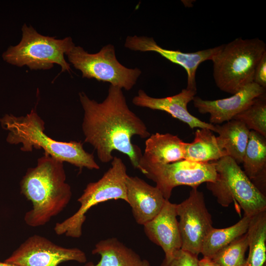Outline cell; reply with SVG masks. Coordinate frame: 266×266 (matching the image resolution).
I'll list each match as a JSON object with an SVG mask.
<instances>
[{"label": "cell", "instance_id": "cell-1", "mask_svg": "<svg viewBox=\"0 0 266 266\" xmlns=\"http://www.w3.org/2000/svg\"><path fill=\"white\" fill-rule=\"evenodd\" d=\"M79 97L84 110V141L93 146L100 161H111L112 152L117 150L126 155L137 169L142 154L131 138L134 135L148 138L151 134L144 123L128 107L122 89L110 85L101 102L90 99L84 92L79 93Z\"/></svg>", "mask_w": 266, "mask_h": 266}, {"label": "cell", "instance_id": "cell-2", "mask_svg": "<svg viewBox=\"0 0 266 266\" xmlns=\"http://www.w3.org/2000/svg\"><path fill=\"white\" fill-rule=\"evenodd\" d=\"M63 162L44 153L36 166L29 168L20 182L21 193L32 203L24 216L32 227L43 226L69 202L72 192L66 182Z\"/></svg>", "mask_w": 266, "mask_h": 266}, {"label": "cell", "instance_id": "cell-3", "mask_svg": "<svg viewBox=\"0 0 266 266\" xmlns=\"http://www.w3.org/2000/svg\"><path fill=\"white\" fill-rule=\"evenodd\" d=\"M0 121L2 127L9 131L6 141L11 144H22L21 150L23 152H32L33 148L42 149L44 153L80 169L100 168L93 155L84 149L81 142L59 141L47 135L44 133V122L35 108L25 116L5 114Z\"/></svg>", "mask_w": 266, "mask_h": 266}, {"label": "cell", "instance_id": "cell-4", "mask_svg": "<svg viewBox=\"0 0 266 266\" xmlns=\"http://www.w3.org/2000/svg\"><path fill=\"white\" fill-rule=\"evenodd\" d=\"M265 53L266 44L259 38L238 37L223 44L212 60L216 86L233 95L253 83L255 69Z\"/></svg>", "mask_w": 266, "mask_h": 266}, {"label": "cell", "instance_id": "cell-5", "mask_svg": "<svg viewBox=\"0 0 266 266\" xmlns=\"http://www.w3.org/2000/svg\"><path fill=\"white\" fill-rule=\"evenodd\" d=\"M19 43L10 46L2 55L6 62L19 67L28 66L31 70H47L54 64L59 65L61 72L71 71L70 65L65 55L75 45L71 37L56 39L43 35L32 26L22 27Z\"/></svg>", "mask_w": 266, "mask_h": 266}, {"label": "cell", "instance_id": "cell-6", "mask_svg": "<svg viewBox=\"0 0 266 266\" xmlns=\"http://www.w3.org/2000/svg\"><path fill=\"white\" fill-rule=\"evenodd\" d=\"M217 177L206 183L207 189L224 207L234 202L250 217L266 210V198L247 176L239 165L229 156L214 162Z\"/></svg>", "mask_w": 266, "mask_h": 266}, {"label": "cell", "instance_id": "cell-7", "mask_svg": "<svg viewBox=\"0 0 266 266\" xmlns=\"http://www.w3.org/2000/svg\"><path fill=\"white\" fill-rule=\"evenodd\" d=\"M111 166L98 181L89 183L78 199V210L62 222L56 224L54 231L58 235L65 234L79 238L87 211L95 205L112 200H123L128 203L126 181L127 167L122 160L114 157Z\"/></svg>", "mask_w": 266, "mask_h": 266}, {"label": "cell", "instance_id": "cell-8", "mask_svg": "<svg viewBox=\"0 0 266 266\" xmlns=\"http://www.w3.org/2000/svg\"><path fill=\"white\" fill-rule=\"evenodd\" d=\"M66 55L69 62L81 72L83 78L108 82L127 91L132 89L141 74L138 68H129L120 64L116 58L115 47L111 44L93 54L75 45Z\"/></svg>", "mask_w": 266, "mask_h": 266}, {"label": "cell", "instance_id": "cell-9", "mask_svg": "<svg viewBox=\"0 0 266 266\" xmlns=\"http://www.w3.org/2000/svg\"><path fill=\"white\" fill-rule=\"evenodd\" d=\"M137 169L156 184V187L167 200L177 186L198 188L203 183L215 182L217 177L214 162L197 163L185 159L167 164H156L148 162L141 156Z\"/></svg>", "mask_w": 266, "mask_h": 266}, {"label": "cell", "instance_id": "cell-10", "mask_svg": "<svg viewBox=\"0 0 266 266\" xmlns=\"http://www.w3.org/2000/svg\"><path fill=\"white\" fill-rule=\"evenodd\" d=\"M176 210L182 240L181 249L198 256L203 241L213 228L203 193L192 188L189 197L176 204Z\"/></svg>", "mask_w": 266, "mask_h": 266}, {"label": "cell", "instance_id": "cell-11", "mask_svg": "<svg viewBox=\"0 0 266 266\" xmlns=\"http://www.w3.org/2000/svg\"><path fill=\"white\" fill-rule=\"evenodd\" d=\"M68 261L85 263L87 256L78 248H66L39 235L30 236L4 262L18 266H58Z\"/></svg>", "mask_w": 266, "mask_h": 266}, {"label": "cell", "instance_id": "cell-12", "mask_svg": "<svg viewBox=\"0 0 266 266\" xmlns=\"http://www.w3.org/2000/svg\"><path fill=\"white\" fill-rule=\"evenodd\" d=\"M124 46L133 51L156 52L170 62L182 66L187 74L186 88L197 91L196 74L199 65L205 61H212L223 44L195 52L184 53L179 50L163 48L153 37L133 35L127 36Z\"/></svg>", "mask_w": 266, "mask_h": 266}, {"label": "cell", "instance_id": "cell-13", "mask_svg": "<svg viewBox=\"0 0 266 266\" xmlns=\"http://www.w3.org/2000/svg\"><path fill=\"white\" fill-rule=\"evenodd\" d=\"M265 93L266 89L253 82L228 98L210 100L195 97L193 101L200 113L210 114V123L220 125L233 119L256 98Z\"/></svg>", "mask_w": 266, "mask_h": 266}, {"label": "cell", "instance_id": "cell-14", "mask_svg": "<svg viewBox=\"0 0 266 266\" xmlns=\"http://www.w3.org/2000/svg\"><path fill=\"white\" fill-rule=\"evenodd\" d=\"M196 93L197 91L186 88L172 96L155 98L139 90L137 95L133 99L132 102L137 106L165 111L187 124L191 129H208L216 132L215 125L202 121L188 111L187 104L193 100Z\"/></svg>", "mask_w": 266, "mask_h": 266}, {"label": "cell", "instance_id": "cell-15", "mask_svg": "<svg viewBox=\"0 0 266 266\" xmlns=\"http://www.w3.org/2000/svg\"><path fill=\"white\" fill-rule=\"evenodd\" d=\"M176 205L166 200L159 213L143 225L147 237L162 248L166 259L172 258L182 247Z\"/></svg>", "mask_w": 266, "mask_h": 266}, {"label": "cell", "instance_id": "cell-16", "mask_svg": "<svg viewBox=\"0 0 266 266\" xmlns=\"http://www.w3.org/2000/svg\"><path fill=\"white\" fill-rule=\"evenodd\" d=\"M126 184L128 203L136 223L143 226L159 213L166 200L157 187L137 176L128 175Z\"/></svg>", "mask_w": 266, "mask_h": 266}, {"label": "cell", "instance_id": "cell-17", "mask_svg": "<svg viewBox=\"0 0 266 266\" xmlns=\"http://www.w3.org/2000/svg\"><path fill=\"white\" fill-rule=\"evenodd\" d=\"M92 253L99 255L100 261L96 264L89 262L83 266H151L148 261L116 237L100 240Z\"/></svg>", "mask_w": 266, "mask_h": 266}, {"label": "cell", "instance_id": "cell-18", "mask_svg": "<svg viewBox=\"0 0 266 266\" xmlns=\"http://www.w3.org/2000/svg\"><path fill=\"white\" fill-rule=\"evenodd\" d=\"M185 146L177 135L157 133L146 139L142 157L152 164L171 163L185 159Z\"/></svg>", "mask_w": 266, "mask_h": 266}, {"label": "cell", "instance_id": "cell-19", "mask_svg": "<svg viewBox=\"0 0 266 266\" xmlns=\"http://www.w3.org/2000/svg\"><path fill=\"white\" fill-rule=\"evenodd\" d=\"M217 140L227 156L237 164L242 163L250 131L241 121L232 119L222 125H216Z\"/></svg>", "mask_w": 266, "mask_h": 266}, {"label": "cell", "instance_id": "cell-20", "mask_svg": "<svg viewBox=\"0 0 266 266\" xmlns=\"http://www.w3.org/2000/svg\"><path fill=\"white\" fill-rule=\"evenodd\" d=\"M208 129H198L191 143H186L185 160L197 162L216 161L227 156L217 137Z\"/></svg>", "mask_w": 266, "mask_h": 266}, {"label": "cell", "instance_id": "cell-21", "mask_svg": "<svg viewBox=\"0 0 266 266\" xmlns=\"http://www.w3.org/2000/svg\"><path fill=\"white\" fill-rule=\"evenodd\" d=\"M244 172L251 180L266 179V137L251 130L243 159Z\"/></svg>", "mask_w": 266, "mask_h": 266}, {"label": "cell", "instance_id": "cell-22", "mask_svg": "<svg viewBox=\"0 0 266 266\" xmlns=\"http://www.w3.org/2000/svg\"><path fill=\"white\" fill-rule=\"evenodd\" d=\"M250 217L244 216L235 224L223 229L212 228L205 237L201 254L203 257L212 258L220 250L247 233Z\"/></svg>", "mask_w": 266, "mask_h": 266}, {"label": "cell", "instance_id": "cell-23", "mask_svg": "<svg viewBox=\"0 0 266 266\" xmlns=\"http://www.w3.org/2000/svg\"><path fill=\"white\" fill-rule=\"evenodd\" d=\"M249 254L247 266L266 264V210L251 218L246 233Z\"/></svg>", "mask_w": 266, "mask_h": 266}, {"label": "cell", "instance_id": "cell-24", "mask_svg": "<svg viewBox=\"0 0 266 266\" xmlns=\"http://www.w3.org/2000/svg\"><path fill=\"white\" fill-rule=\"evenodd\" d=\"M233 119L243 122L248 128L266 137V93L256 98L245 109Z\"/></svg>", "mask_w": 266, "mask_h": 266}, {"label": "cell", "instance_id": "cell-25", "mask_svg": "<svg viewBox=\"0 0 266 266\" xmlns=\"http://www.w3.org/2000/svg\"><path fill=\"white\" fill-rule=\"evenodd\" d=\"M248 248L246 233L220 250L211 259L220 266H247L245 253Z\"/></svg>", "mask_w": 266, "mask_h": 266}, {"label": "cell", "instance_id": "cell-26", "mask_svg": "<svg viewBox=\"0 0 266 266\" xmlns=\"http://www.w3.org/2000/svg\"><path fill=\"white\" fill-rule=\"evenodd\" d=\"M198 256L182 250L168 259L165 258L159 266H199Z\"/></svg>", "mask_w": 266, "mask_h": 266}, {"label": "cell", "instance_id": "cell-27", "mask_svg": "<svg viewBox=\"0 0 266 266\" xmlns=\"http://www.w3.org/2000/svg\"><path fill=\"white\" fill-rule=\"evenodd\" d=\"M253 82L266 88V53L263 55L255 69Z\"/></svg>", "mask_w": 266, "mask_h": 266}, {"label": "cell", "instance_id": "cell-28", "mask_svg": "<svg viewBox=\"0 0 266 266\" xmlns=\"http://www.w3.org/2000/svg\"><path fill=\"white\" fill-rule=\"evenodd\" d=\"M199 266H220L212 259L203 257L200 260H199Z\"/></svg>", "mask_w": 266, "mask_h": 266}, {"label": "cell", "instance_id": "cell-29", "mask_svg": "<svg viewBox=\"0 0 266 266\" xmlns=\"http://www.w3.org/2000/svg\"><path fill=\"white\" fill-rule=\"evenodd\" d=\"M0 266H18L15 264L6 263L5 262H0Z\"/></svg>", "mask_w": 266, "mask_h": 266}, {"label": "cell", "instance_id": "cell-30", "mask_svg": "<svg viewBox=\"0 0 266 266\" xmlns=\"http://www.w3.org/2000/svg\"><path fill=\"white\" fill-rule=\"evenodd\" d=\"M264 266H266V264H265Z\"/></svg>", "mask_w": 266, "mask_h": 266}]
</instances>
